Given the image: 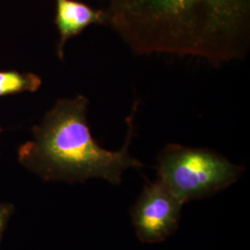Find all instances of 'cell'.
Listing matches in <instances>:
<instances>
[{"label": "cell", "mask_w": 250, "mask_h": 250, "mask_svg": "<svg viewBox=\"0 0 250 250\" xmlns=\"http://www.w3.org/2000/svg\"><path fill=\"white\" fill-rule=\"evenodd\" d=\"M107 23L137 55L170 54L214 65L250 49V0H107Z\"/></svg>", "instance_id": "1"}, {"label": "cell", "mask_w": 250, "mask_h": 250, "mask_svg": "<svg viewBox=\"0 0 250 250\" xmlns=\"http://www.w3.org/2000/svg\"><path fill=\"white\" fill-rule=\"evenodd\" d=\"M88 104V99L82 95L58 100L33 128V139L20 146V163L45 182L69 184L99 178L120 185L125 170L143 168L129 151L138 101L126 119V140L118 151L103 148L94 139L87 122Z\"/></svg>", "instance_id": "2"}, {"label": "cell", "mask_w": 250, "mask_h": 250, "mask_svg": "<svg viewBox=\"0 0 250 250\" xmlns=\"http://www.w3.org/2000/svg\"><path fill=\"white\" fill-rule=\"evenodd\" d=\"M159 180L185 204L212 197L237 182L245 168L209 148L167 145L158 156Z\"/></svg>", "instance_id": "3"}, {"label": "cell", "mask_w": 250, "mask_h": 250, "mask_svg": "<svg viewBox=\"0 0 250 250\" xmlns=\"http://www.w3.org/2000/svg\"><path fill=\"white\" fill-rule=\"evenodd\" d=\"M183 205L159 179L145 185L131 209L138 239L146 244L165 241L178 229Z\"/></svg>", "instance_id": "4"}, {"label": "cell", "mask_w": 250, "mask_h": 250, "mask_svg": "<svg viewBox=\"0 0 250 250\" xmlns=\"http://www.w3.org/2000/svg\"><path fill=\"white\" fill-rule=\"evenodd\" d=\"M107 23L105 10L95 9L76 0H56V18L60 40L57 54L61 60L64 57V46L74 36H79L93 24Z\"/></svg>", "instance_id": "5"}, {"label": "cell", "mask_w": 250, "mask_h": 250, "mask_svg": "<svg viewBox=\"0 0 250 250\" xmlns=\"http://www.w3.org/2000/svg\"><path fill=\"white\" fill-rule=\"evenodd\" d=\"M41 84V78L34 73L0 71V97L24 92L34 93L40 88Z\"/></svg>", "instance_id": "6"}, {"label": "cell", "mask_w": 250, "mask_h": 250, "mask_svg": "<svg viewBox=\"0 0 250 250\" xmlns=\"http://www.w3.org/2000/svg\"><path fill=\"white\" fill-rule=\"evenodd\" d=\"M13 211L14 206L12 204L0 203V241Z\"/></svg>", "instance_id": "7"}, {"label": "cell", "mask_w": 250, "mask_h": 250, "mask_svg": "<svg viewBox=\"0 0 250 250\" xmlns=\"http://www.w3.org/2000/svg\"><path fill=\"white\" fill-rule=\"evenodd\" d=\"M0 132H1V129H0Z\"/></svg>", "instance_id": "8"}]
</instances>
